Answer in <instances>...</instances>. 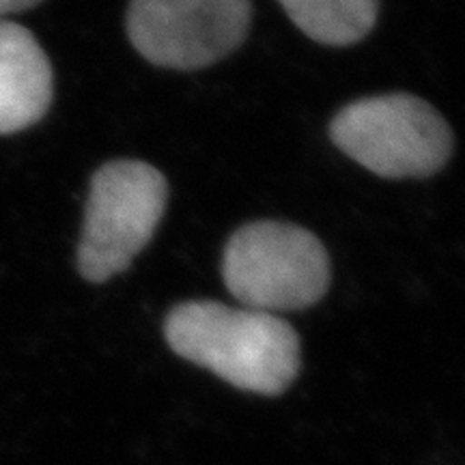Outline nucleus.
Segmentation results:
<instances>
[{
	"instance_id": "obj_1",
	"label": "nucleus",
	"mask_w": 465,
	"mask_h": 465,
	"mask_svg": "<svg viewBox=\"0 0 465 465\" xmlns=\"http://www.w3.org/2000/svg\"><path fill=\"white\" fill-rule=\"evenodd\" d=\"M164 339L179 358L265 397L287 391L302 366L298 332L278 315L246 306L182 302L164 319Z\"/></svg>"
},
{
	"instance_id": "obj_8",
	"label": "nucleus",
	"mask_w": 465,
	"mask_h": 465,
	"mask_svg": "<svg viewBox=\"0 0 465 465\" xmlns=\"http://www.w3.org/2000/svg\"><path fill=\"white\" fill-rule=\"evenodd\" d=\"M39 3H42V0H0V17L33 9V7H37Z\"/></svg>"
},
{
	"instance_id": "obj_4",
	"label": "nucleus",
	"mask_w": 465,
	"mask_h": 465,
	"mask_svg": "<svg viewBox=\"0 0 465 465\" xmlns=\"http://www.w3.org/2000/svg\"><path fill=\"white\" fill-rule=\"evenodd\" d=\"M168 182L141 160H113L91 177L78 243V272L89 282L124 274L158 231Z\"/></svg>"
},
{
	"instance_id": "obj_7",
	"label": "nucleus",
	"mask_w": 465,
	"mask_h": 465,
	"mask_svg": "<svg viewBox=\"0 0 465 465\" xmlns=\"http://www.w3.org/2000/svg\"><path fill=\"white\" fill-rule=\"evenodd\" d=\"M306 37L323 45H353L373 31L380 0H278Z\"/></svg>"
},
{
	"instance_id": "obj_5",
	"label": "nucleus",
	"mask_w": 465,
	"mask_h": 465,
	"mask_svg": "<svg viewBox=\"0 0 465 465\" xmlns=\"http://www.w3.org/2000/svg\"><path fill=\"white\" fill-rule=\"evenodd\" d=\"M252 0H130L127 37L138 54L166 69H203L246 42Z\"/></svg>"
},
{
	"instance_id": "obj_2",
	"label": "nucleus",
	"mask_w": 465,
	"mask_h": 465,
	"mask_svg": "<svg viewBox=\"0 0 465 465\" xmlns=\"http://www.w3.org/2000/svg\"><path fill=\"white\" fill-rule=\"evenodd\" d=\"M223 278L242 306L276 315L315 306L328 293L332 267L315 232L259 220L231 235L223 254Z\"/></svg>"
},
{
	"instance_id": "obj_6",
	"label": "nucleus",
	"mask_w": 465,
	"mask_h": 465,
	"mask_svg": "<svg viewBox=\"0 0 465 465\" xmlns=\"http://www.w3.org/2000/svg\"><path fill=\"white\" fill-rule=\"evenodd\" d=\"M52 100L54 74L48 54L28 28L0 20V134L39 124Z\"/></svg>"
},
{
	"instance_id": "obj_3",
	"label": "nucleus",
	"mask_w": 465,
	"mask_h": 465,
	"mask_svg": "<svg viewBox=\"0 0 465 465\" xmlns=\"http://www.w3.org/2000/svg\"><path fill=\"white\" fill-rule=\"evenodd\" d=\"M330 138L342 153L383 179L431 177L452 153V132L444 116L411 93L347 104L330 124Z\"/></svg>"
}]
</instances>
